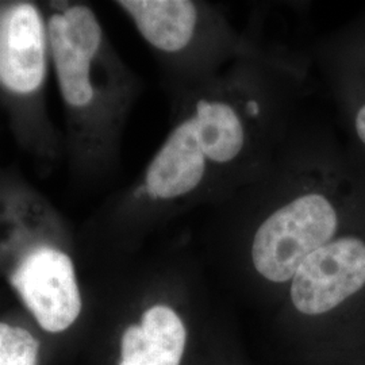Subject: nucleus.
Listing matches in <instances>:
<instances>
[{"instance_id":"nucleus-1","label":"nucleus","mask_w":365,"mask_h":365,"mask_svg":"<svg viewBox=\"0 0 365 365\" xmlns=\"http://www.w3.org/2000/svg\"><path fill=\"white\" fill-rule=\"evenodd\" d=\"M131 191L135 210L167 212L206 197L259 161L272 105L249 81H202Z\"/></svg>"},{"instance_id":"nucleus-2","label":"nucleus","mask_w":365,"mask_h":365,"mask_svg":"<svg viewBox=\"0 0 365 365\" xmlns=\"http://www.w3.org/2000/svg\"><path fill=\"white\" fill-rule=\"evenodd\" d=\"M43 9L73 167L84 175L105 172L117 157L138 84L91 6L51 1Z\"/></svg>"},{"instance_id":"nucleus-3","label":"nucleus","mask_w":365,"mask_h":365,"mask_svg":"<svg viewBox=\"0 0 365 365\" xmlns=\"http://www.w3.org/2000/svg\"><path fill=\"white\" fill-rule=\"evenodd\" d=\"M51 71L45 9L30 0L0 1V102L19 143L41 158L58 148L45 106Z\"/></svg>"},{"instance_id":"nucleus-4","label":"nucleus","mask_w":365,"mask_h":365,"mask_svg":"<svg viewBox=\"0 0 365 365\" xmlns=\"http://www.w3.org/2000/svg\"><path fill=\"white\" fill-rule=\"evenodd\" d=\"M284 179L257 210L261 218L250 245L255 269L276 284L291 282L304 259L334 240L339 227L336 203L306 179V167Z\"/></svg>"},{"instance_id":"nucleus-5","label":"nucleus","mask_w":365,"mask_h":365,"mask_svg":"<svg viewBox=\"0 0 365 365\" xmlns=\"http://www.w3.org/2000/svg\"><path fill=\"white\" fill-rule=\"evenodd\" d=\"M118 9L130 19L141 38L178 68L205 66L221 60L232 46V34L207 4L192 0H119Z\"/></svg>"},{"instance_id":"nucleus-6","label":"nucleus","mask_w":365,"mask_h":365,"mask_svg":"<svg viewBox=\"0 0 365 365\" xmlns=\"http://www.w3.org/2000/svg\"><path fill=\"white\" fill-rule=\"evenodd\" d=\"M27 310L39 327L60 333L72 327L83 309V299L72 257L49 242L27 247L9 274Z\"/></svg>"},{"instance_id":"nucleus-7","label":"nucleus","mask_w":365,"mask_h":365,"mask_svg":"<svg viewBox=\"0 0 365 365\" xmlns=\"http://www.w3.org/2000/svg\"><path fill=\"white\" fill-rule=\"evenodd\" d=\"M289 295L300 313L319 315L336 309L365 286V242L336 237L307 256L291 279Z\"/></svg>"},{"instance_id":"nucleus-8","label":"nucleus","mask_w":365,"mask_h":365,"mask_svg":"<svg viewBox=\"0 0 365 365\" xmlns=\"http://www.w3.org/2000/svg\"><path fill=\"white\" fill-rule=\"evenodd\" d=\"M187 331L178 313L165 304L149 307L140 325L128 327L119 365H180Z\"/></svg>"},{"instance_id":"nucleus-9","label":"nucleus","mask_w":365,"mask_h":365,"mask_svg":"<svg viewBox=\"0 0 365 365\" xmlns=\"http://www.w3.org/2000/svg\"><path fill=\"white\" fill-rule=\"evenodd\" d=\"M39 341L24 327L0 322V365H38Z\"/></svg>"},{"instance_id":"nucleus-10","label":"nucleus","mask_w":365,"mask_h":365,"mask_svg":"<svg viewBox=\"0 0 365 365\" xmlns=\"http://www.w3.org/2000/svg\"><path fill=\"white\" fill-rule=\"evenodd\" d=\"M354 129L359 140L365 146V103L359 108L356 118H354Z\"/></svg>"}]
</instances>
